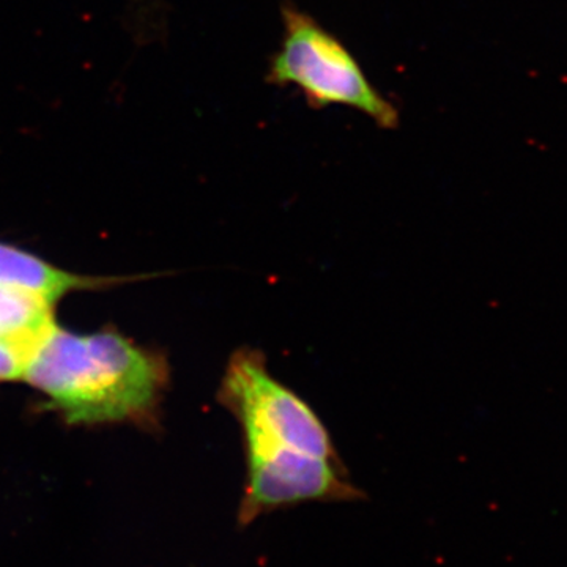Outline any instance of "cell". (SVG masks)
Returning <instances> with one entry per match:
<instances>
[{
  "label": "cell",
  "mask_w": 567,
  "mask_h": 567,
  "mask_svg": "<svg viewBox=\"0 0 567 567\" xmlns=\"http://www.w3.org/2000/svg\"><path fill=\"white\" fill-rule=\"evenodd\" d=\"M0 284L40 295L54 303L70 290L85 289L100 282L66 274L31 254L0 245Z\"/></svg>",
  "instance_id": "6"
},
{
  "label": "cell",
  "mask_w": 567,
  "mask_h": 567,
  "mask_svg": "<svg viewBox=\"0 0 567 567\" xmlns=\"http://www.w3.org/2000/svg\"><path fill=\"white\" fill-rule=\"evenodd\" d=\"M55 328L50 301L0 284V341L32 358Z\"/></svg>",
  "instance_id": "5"
},
{
  "label": "cell",
  "mask_w": 567,
  "mask_h": 567,
  "mask_svg": "<svg viewBox=\"0 0 567 567\" xmlns=\"http://www.w3.org/2000/svg\"><path fill=\"white\" fill-rule=\"evenodd\" d=\"M365 498L342 461L306 454L251 458L246 461L237 524L245 529L260 517L306 503H357Z\"/></svg>",
  "instance_id": "4"
},
{
  "label": "cell",
  "mask_w": 567,
  "mask_h": 567,
  "mask_svg": "<svg viewBox=\"0 0 567 567\" xmlns=\"http://www.w3.org/2000/svg\"><path fill=\"white\" fill-rule=\"evenodd\" d=\"M32 358L17 347L0 341V380H18L24 377Z\"/></svg>",
  "instance_id": "7"
},
{
  "label": "cell",
  "mask_w": 567,
  "mask_h": 567,
  "mask_svg": "<svg viewBox=\"0 0 567 567\" xmlns=\"http://www.w3.org/2000/svg\"><path fill=\"white\" fill-rule=\"evenodd\" d=\"M216 399L240 425L246 461L279 454L342 461L316 410L271 375L256 347L230 354Z\"/></svg>",
  "instance_id": "3"
},
{
  "label": "cell",
  "mask_w": 567,
  "mask_h": 567,
  "mask_svg": "<svg viewBox=\"0 0 567 567\" xmlns=\"http://www.w3.org/2000/svg\"><path fill=\"white\" fill-rule=\"evenodd\" d=\"M282 40L265 81L297 89L312 110L342 106L361 112L379 128H399L401 112L372 84L352 51L293 2L281 6Z\"/></svg>",
  "instance_id": "2"
},
{
  "label": "cell",
  "mask_w": 567,
  "mask_h": 567,
  "mask_svg": "<svg viewBox=\"0 0 567 567\" xmlns=\"http://www.w3.org/2000/svg\"><path fill=\"white\" fill-rule=\"evenodd\" d=\"M22 379L50 395L70 424L152 423L169 371L162 354L114 331L80 336L55 328Z\"/></svg>",
  "instance_id": "1"
}]
</instances>
